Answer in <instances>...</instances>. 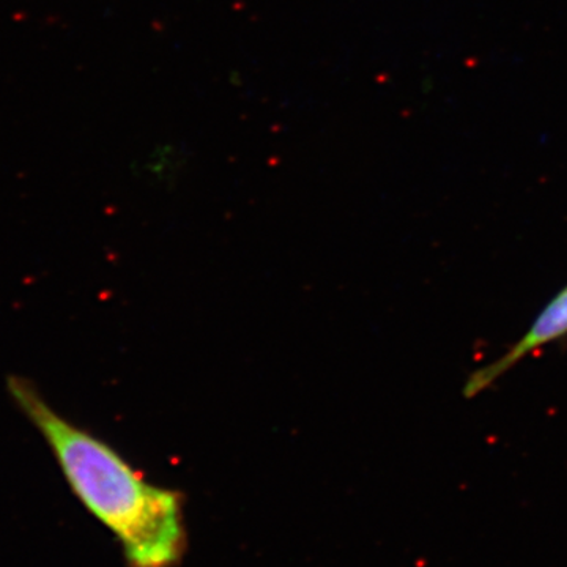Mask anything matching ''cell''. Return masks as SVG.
<instances>
[{
	"instance_id": "1",
	"label": "cell",
	"mask_w": 567,
	"mask_h": 567,
	"mask_svg": "<svg viewBox=\"0 0 567 567\" xmlns=\"http://www.w3.org/2000/svg\"><path fill=\"white\" fill-rule=\"evenodd\" d=\"M7 390L51 447L66 483L122 544L130 567H173L186 547L181 496L153 486L103 440L63 417L22 377Z\"/></svg>"
},
{
	"instance_id": "2",
	"label": "cell",
	"mask_w": 567,
	"mask_h": 567,
	"mask_svg": "<svg viewBox=\"0 0 567 567\" xmlns=\"http://www.w3.org/2000/svg\"><path fill=\"white\" fill-rule=\"evenodd\" d=\"M565 336H567V286L559 290L557 297L548 301L546 308L537 315L516 344L511 346L502 357L477 369L468 377L465 385L466 398H475L483 393L525 358L532 357L544 347L554 344Z\"/></svg>"
}]
</instances>
